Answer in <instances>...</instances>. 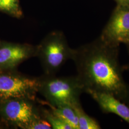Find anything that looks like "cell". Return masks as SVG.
<instances>
[{"label": "cell", "instance_id": "cell-9", "mask_svg": "<svg viewBox=\"0 0 129 129\" xmlns=\"http://www.w3.org/2000/svg\"><path fill=\"white\" fill-rule=\"evenodd\" d=\"M43 103L49 106L52 112L71 126L72 129H79L78 116L73 107L67 105L53 106L47 102Z\"/></svg>", "mask_w": 129, "mask_h": 129}, {"label": "cell", "instance_id": "cell-10", "mask_svg": "<svg viewBox=\"0 0 129 129\" xmlns=\"http://www.w3.org/2000/svg\"><path fill=\"white\" fill-rule=\"evenodd\" d=\"M78 118L79 129H100L101 127L97 120L88 115L80 104L73 107Z\"/></svg>", "mask_w": 129, "mask_h": 129}, {"label": "cell", "instance_id": "cell-12", "mask_svg": "<svg viewBox=\"0 0 129 129\" xmlns=\"http://www.w3.org/2000/svg\"><path fill=\"white\" fill-rule=\"evenodd\" d=\"M43 115L50 124L53 129H72L68 123L60 117L55 115L52 111L43 110Z\"/></svg>", "mask_w": 129, "mask_h": 129}, {"label": "cell", "instance_id": "cell-1", "mask_svg": "<svg viewBox=\"0 0 129 129\" xmlns=\"http://www.w3.org/2000/svg\"><path fill=\"white\" fill-rule=\"evenodd\" d=\"M84 92L110 93L129 106V85L125 81L119 59V47L99 37L74 49L72 57Z\"/></svg>", "mask_w": 129, "mask_h": 129}, {"label": "cell", "instance_id": "cell-11", "mask_svg": "<svg viewBox=\"0 0 129 129\" xmlns=\"http://www.w3.org/2000/svg\"><path fill=\"white\" fill-rule=\"evenodd\" d=\"M0 11L17 18L23 15L19 0H0Z\"/></svg>", "mask_w": 129, "mask_h": 129}, {"label": "cell", "instance_id": "cell-8", "mask_svg": "<svg viewBox=\"0 0 129 129\" xmlns=\"http://www.w3.org/2000/svg\"><path fill=\"white\" fill-rule=\"evenodd\" d=\"M106 113L119 116L129 124V106L110 93L92 91L88 93Z\"/></svg>", "mask_w": 129, "mask_h": 129}, {"label": "cell", "instance_id": "cell-4", "mask_svg": "<svg viewBox=\"0 0 129 129\" xmlns=\"http://www.w3.org/2000/svg\"><path fill=\"white\" fill-rule=\"evenodd\" d=\"M39 78L21 74L13 70L0 71V103L15 99L36 100Z\"/></svg>", "mask_w": 129, "mask_h": 129}, {"label": "cell", "instance_id": "cell-2", "mask_svg": "<svg viewBox=\"0 0 129 129\" xmlns=\"http://www.w3.org/2000/svg\"><path fill=\"white\" fill-rule=\"evenodd\" d=\"M83 92V87L77 76L59 77L45 75L39 78L38 93L52 105L74 107L80 104L79 98Z\"/></svg>", "mask_w": 129, "mask_h": 129}, {"label": "cell", "instance_id": "cell-5", "mask_svg": "<svg viewBox=\"0 0 129 129\" xmlns=\"http://www.w3.org/2000/svg\"><path fill=\"white\" fill-rule=\"evenodd\" d=\"M35 101L15 99L0 103V114L5 121L15 127L30 129L33 123L41 118Z\"/></svg>", "mask_w": 129, "mask_h": 129}, {"label": "cell", "instance_id": "cell-15", "mask_svg": "<svg viewBox=\"0 0 129 129\" xmlns=\"http://www.w3.org/2000/svg\"><path fill=\"white\" fill-rule=\"evenodd\" d=\"M126 67H127V69H128L129 70V64H127V66H126Z\"/></svg>", "mask_w": 129, "mask_h": 129}, {"label": "cell", "instance_id": "cell-16", "mask_svg": "<svg viewBox=\"0 0 129 129\" xmlns=\"http://www.w3.org/2000/svg\"><path fill=\"white\" fill-rule=\"evenodd\" d=\"M127 48H128V50L129 51V43L127 45Z\"/></svg>", "mask_w": 129, "mask_h": 129}, {"label": "cell", "instance_id": "cell-6", "mask_svg": "<svg viewBox=\"0 0 129 129\" xmlns=\"http://www.w3.org/2000/svg\"><path fill=\"white\" fill-rule=\"evenodd\" d=\"M100 38L112 46L129 44V8L117 5Z\"/></svg>", "mask_w": 129, "mask_h": 129}, {"label": "cell", "instance_id": "cell-14", "mask_svg": "<svg viewBox=\"0 0 129 129\" xmlns=\"http://www.w3.org/2000/svg\"><path fill=\"white\" fill-rule=\"evenodd\" d=\"M117 5L129 8V0H114Z\"/></svg>", "mask_w": 129, "mask_h": 129}, {"label": "cell", "instance_id": "cell-7", "mask_svg": "<svg viewBox=\"0 0 129 129\" xmlns=\"http://www.w3.org/2000/svg\"><path fill=\"white\" fill-rule=\"evenodd\" d=\"M37 56V46L28 44H0V71L14 70L24 61Z\"/></svg>", "mask_w": 129, "mask_h": 129}, {"label": "cell", "instance_id": "cell-3", "mask_svg": "<svg viewBox=\"0 0 129 129\" xmlns=\"http://www.w3.org/2000/svg\"><path fill=\"white\" fill-rule=\"evenodd\" d=\"M74 49L69 47L62 33L53 32L48 34L37 46L39 58L45 75H53L64 63L72 59Z\"/></svg>", "mask_w": 129, "mask_h": 129}, {"label": "cell", "instance_id": "cell-13", "mask_svg": "<svg viewBox=\"0 0 129 129\" xmlns=\"http://www.w3.org/2000/svg\"><path fill=\"white\" fill-rule=\"evenodd\" d=\"M52 126L45 118L41 117L36 120L32 125L30 129H51Z\"/></svg>", "mask_w": 129, "mask_h": 129}]
</instances>
